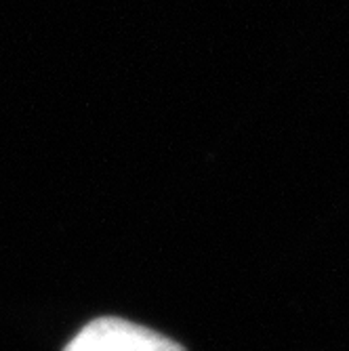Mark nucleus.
Instances as JSON below:
<instances>
[{"label": "nucleus", "instance_id": "1", "mask_svg": "<svg viewBox=\"0 0 349 351\" xmlns=\"http://www.w3.org/2000/svg\"><path fill=\"white\" fill-rule=\"evenodd\" d=\"M63 351H185L175 341L120 317H99L86 324Z\"/></svg>", "mask_w": 349, "mask_h": 351}]
</instances>
